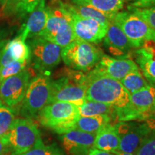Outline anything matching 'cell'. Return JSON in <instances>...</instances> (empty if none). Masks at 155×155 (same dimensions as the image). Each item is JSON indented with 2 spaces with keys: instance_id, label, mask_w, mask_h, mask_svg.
Returning <instances> with one entry per match:
<instances>
[{
  "instance_id": "8992f818",
  "label": "cell",
  "mask_w": 155,
  "mask_h": 155,
  "mask_svg": "<svg viewBox=\"0 0 155 155\" xmlns=\"http://www.w3.org/2000/svg\"><path fill=\"white\" fill-rule=\"evenodd\" d=\"M51 78L47 74H39L30 80L19 108L21 116L35 119L39 112L50 103Z\"/></svg>"
},
{
  "instance_id": "2e32d148",
  "label": "cell",
  "mask_w": 155,
  "mask_h": 155,
  "mask_svg": "<svg viewBox=\"0 0 155 155\" xmlns=\"http://www.w3.org/2000/svg\"><path fill=\"white\" fill-rule=\"evenodd\" d=\"M145 78L155 86V41L147 40L131 55Z\"/></svg>"
},
{
  "instance_id": "277c9868",
  "label": "cell",
  "mask_w": 155,
  "mask_h": 155,
  "mask_svg": "<svg viewBox=\"0 0 155 155\" xmlns=\"http://www.w3.org/2000/svg\"><path fill=\"white\" fill-rule=\"evenodd\" d=\"M86 73L68 70L64 75L52 80L50 103L62 101L75 104L78 107L86 101V88L83 81Z\"/></svg>"
},
{
  "instance_id": "52a82bcc",
  "label": "cell",
  "mask_w": 155,
  "mask_h": 155,
  "mask_svg": "<svg viewBox=\"0 0 155 155\" xmlns=\"http://www.w3.org/2000/svg\"><path fill=\"white\" fill-rule=\"evenodd\" d=\"M155 117V86H148L131 94L127 108L116 113L118 121H145Z\"/></svg>"
},
{
  "instance_id": "7402d4cb",
  "label": "cell",
  "mask_w": 155,
  "mask_h": 155,
  "mask_svg": "<svg viewBox=\"0 0 155 155\" xmlns=\"http://www.w3.org/2000/svg\"><path fill=\"white\" fill-rule=\"evenodd\" d=\"M78 110L81 116L111 115L116 119V108L104 103L86 101L83 105L78 106Z\"/></svg>"
},
{
  "instance_id": "4316f807",
  "label": "cell",
  "mask_w": 155,
  "mask_h": 155,
  "mask_svg": "<svg viewBox=\"0 0 155 155\" xmlns=\"http://www.w3.org/2000/svg\"><path fill=\"white\" fill-rule=\"evenodd\" d=\"M16 111L0 101V137L7 134L14 122Z\"/></svg>"
},
{
  "instance_id": "e575fe53",
  "label": "cell",
  "mask_w": 155,
  "mask_h": 155,
  "mask_svg": "<svg viewBox=\"0 0 155 155\" xmlns=\"http://www.w3.org/2000/svg\"><path fill=\"white\" fill-rule=\"evenodd\" d=\"M9 35V31L6 28L0 27V50L7 43V38Z\"/></svg>"
},
{
  "instance_id": "f1b7e54d",
  "label": "cell",
  "mask_w": 155,
  "mask_h": 155,
  "mask_svg": "<svg viewBox=\"0 0 155 155\" xmlns=\"http://www.w3.org/2000/svg\"><path fill=\"white\" fill-rule=\"evenodd\" d=\"M128 9L131 12L141 17L151 28L155 30V7L150 8H134L128 6Z\"/></svg>"
},
{
  "instance_id": "30bf717a",
  "label": "cell",
  "mask_w": 155,
  "mask_h": 155,
  "mask_svg": "<svg viewBox=\"0 0 155 155\" xmlns=\"http://www.w3.org/2000/svg\"><path fill=\"white\" fill-rule=\"evenodd\" d=\"M119 26L133 48H139L147 40H154L155 30L131 12H119L111 21Z\"/></svg>"
},
{
  "instance_id": "7a4b0ae2",
  "label": "cell",
  "mask_w": 155,
  "mask_h": 155,
  "mask_svg": "<svg viewBox=\"0 0 155 155\" xmlns=\"http://www.w3.org/2000/svg\"><path fill=\"white\" fill-rule=\"evenodd\" d=\"M48 19L45 28L39 37L63 48L75 40L72 14L68 4L61 0H53L46 6Z\"/></svg>"
},
{
  "instance_id": "5b68a950",
  "label": "cell",
  "mask_w": 155,
  "mask_h": 155,
  "mask_svg": "<svg viewBox=\"0 0 155 155\" xmlns=\"http://www.w3.org/2000/svg\"><path fill=\"white\" fill-rule=\"evenodd\" d=\"M103 55L96 45L77 39L61 50V58L68 67L85 73L91 71Z\"/></svg>"
},
{
  "instance_id": "8d00e7d4",
  "label": "cell",
  "mask_w": 155,
  "mask_h": 155,
  "mask_svg": "<svg viewBox=\"0 0 155 155\" xmlns=\"http://www.w3.org/2000/svg\"><path fill=\"white\" fill-rule=\"evenodd\" d=\"M144 122H146L147 126L151 129V131L155 134V117L150 118V119H147Z\"/></svg>"
},
{
  "instance_id": "ab89813d",
  "label": "cell",
  "mask_w": 155,
  "mask_h": 155,
  "mask_svg": "<svg viewBox=\"0 0 155 155\" xmlns=\"http://www.w3.org/2000/svg\"><path fill=\"white\" fill-rule=\"evenodd\" d=\"M154 41H155V38H154Z\"/></svg>"
},
{
  "instance_id": "3957f363",
  "label": "cell",
  "mask_w": 155,
  "mask_h": 155,
  "mask_svg": "<svg viewBox=\"0 0 155 155\" xmlns=\"http://www.w3.org/2000/svg\"><path fill=\"white\" fill-rule=\"evenodd\" d=\"M80 116L78 107L75 104L58 101L46 105L36 118L43 127L63 134L76 129Z\"/></svg>"
},
{
  "instance_id": "44dd1931",
  "label": "cell",
  "mask_w": 155,
  "mask_h": 155,
  "mask_svg": "<svg viewBox=\"0 0 155 155\" xmlns=\"http://www.w3.org/2000/svg\"><path fill=\"white\" fill-rule=\"evenodd\" d=\"M114 120H116V118L111 115L80 116L77 122L76 129L96 134L100 129L111 124Z\"/></svg>"
},
{
  "instance_id": "8fae6325",
  "label": "cell",
  "mask_w": 155,
  "mask_h": 155,
  "mask_svg": "<svg viewBox=\"0 0 155 155\" xmlns=\"http://www.w3.org/2000/svg\"><path fill=\"white\" fill-rule=\"evenodd\" d=\"M116 126L120 137L118 152L134 154L145 137L151 132L146 122L119 121L116 123Z\"/></svg>"
},
{
  "instance_id": "9c48e42d",
  "label": "cell",
  "mask_w": 155,
  "mask_h": 155,
  "mask_svg": "<svg viewBox=\"0 0 155 155\" xmlns=\"http://www.w3.org/2000/svg\"><path fill=\"white\" fill-rule=\"evenodd\" d=\"M31 59L34 68L41 74H47L61 63L62 48L41 37L29 39ZM48 75V74H47Z\"/></svg>"
},
{
  "instance_id": "ffe728a7",
  "label": "cell",
  "mask_w": 155,
  "mask_h": 155,
  "mask_svg": "<svg viewBox=\"0 0 155 155\" xmlns=\"http://www.w3.org/2000/svg\"><path fill=\"white\" fill-rule=\"evenodd\" d=\"M76 4H86L103 13L111 22L123 8L124 0H73Z\"/></svg>"
},
{
  "instance_id": "d6986e66",
  "label": "cell",
  "mask_w": 155,
  "mask_h": 155,
  "mask_svg": "<svg viewBox=\"0 0 155 155\" xmlns=\"http://www.w3.org/2000/svg\"><path fill=\"white\" fill-rule=\"evenodd\" d=\"M119 144L120 137L116 129V123H111L102 128L96 134L94 147L115 154L119 150Z\"/></svg>"
},
{
  "instance_id": "4fadbf2b",
  "label": "cell",
  "mask_w": 155,
  "mask_h": 155,
  "mask_svg": "<svg viewBox=\"0 0 155 155\" xmlns=\"http://www.w3.org/2000/svg\"><path fill=\"white\" fill-rule=\"evenodd\" d=\"M69 10L72 14L73 28L75 39L91 43H98L104 38L108 27L94 19L83 18L73 12L70 9Z\"/></svg>"
},
{
  "instance_id": "83f0119b",
  "label": "cell",
  "mask_w": 155,
  "mask_h": 155,
  "mask_svg": "<svg viewBox=\"0 0 155 155\" xmlns=\"http://www.w3.org/2000/svg\"><path fill=\"white\" fill-rule=\"evenodd\" d=\"M28 62L12 61L0 69V83L7 78L13 76L26 70Z\"/></svg>"
},
{
  "instance_id": "ac0fdd59",
  "label": "cell",
  "mask_w": 155,
  "mask_h": 155,
  "mask_svg": "<svg viewBox=\"0 0 155 155\" xmlns=\"http://www.w3.org/2000/svg\"><path fill=\"white\" fill-rule=\"evenodd\" d=\"M104 43L110 53L117 57L127 58L129 50L133 48L121 29L113 22H109L108 25Z\"/></svg>"
},
{
  "instance_id": "9a60e30c",
  "label": "cell",
  "mask_w": 155,
  "mask_h": 155,
  "mask_svg": "<svg viewBox=\"0 0 155 155\" xmlns=\"http://www.w3.org/2000/svg\"><path fill=\"white\" fill-rule=\"evenodd\" d=\"M94 68L100 72L119 81L129 73L139 69L138 65L132 59L127 58H114L104 54Z\"/></svg>"
},
{
  "instance_id": "1f68e13d",
  "label": "cell",
  "mask_w": 155,
  "mask_h": 155,
  "mask_svg": "<svg viewBox=\"0 0 155 155\" xmlns=\"http://www.w3.org/2000/svg\"><path fill=\"white\" fill-rule=\"evenodd\" d=\"M18 0H0V9L4 15H8L15 12Z\"/></svg>"
},
{
  "instance_id": "e0dca14e",
  "label": "cell",
  "mask_w": 155,
  "mask_h": 155,
  "mask_svg": "<svg viewBox=\"0 0 155 155\" xmlns=\"http://www.w3.org/2000/svg\"><path fill=\"white\" fill-rule=\"evenodd\" d=\"M48 19L45 0H42L30 14L28 20L21 28L19 35L23 40L39 37L45 28Z\"/></svg>"
},
{
  "instance_id": "f35d334b",
  "label": "cell",
  "mask_w": 155,
  "mask_h": 155,
  "mask_svg": "<svg viewBox=\"0 0 155 155\" xmlns=\"http://www.w3.org/2000/svg\"><path fill=\"white\" fill-rule=\"evenodd\" d=\"M126 1H131V0H126Z\"/></svg>"
},
{
  "instance_id": "6da1fadb",
  "label": "cell",
  "mask_w": 155,
  "mask_h": 155,
  "mask_svg": "<svg viewBox=\"0 0 155 155\" xmlns=\"http://www.w3.org/2000/svg\"><path fill=\"white\" fill-rule=\"evenodd\" d=\"M83 85L87 101L113 106L116 108V113L127 108L130 103L131 94L119 81L95 68L85 74Z\"/></svg>"
},
{
  "instance_id": "f546056e",
  "label": "cell",
  "mask_w": 155,
  "mask_h": 155,
  "mask_svg": "<svg viewBox=\"0 0 155 155\" xmlns=\"http://www.w3.org/2000/svg\"><path fill=\"white\" fill-rule=\"evenodd\" d=\"M134 155H155V134L151 132L145 137Z\"/></svg>"
},
{
  "instance_id": "836d02e7",
  "label": "cell",
  "mask_w": 155,
  "mask_h": 155,
  "mask_svg": "<svg viewBox=\"0 0 155 155\" xmlns=\"http://www.w3.org/2000/svg\"><path fill=\"white\" fill-rule=\"evenodd\" d=\"M10 153L9 147L6 137H0V155H6Z\"/></svg>"
},
{
  "instance_id": "484cf974",
  "label": "cell",
  "mask_w": 155,
  "mask_h": 155,
  "mask_svg": "<svg viewBox=\"0 0 155 155\" xmlns=\"http://www.w3.org/2000/svg\"><path fill=\"white\" fill-rule=\"evenodd\" d=\"M20 155H67L57 144H45L40 138L30 150Z\"/></svg>"
},
{
  "instance_id": "7c38bea8",
  "label": "cell",
  "mask_w": 155,
  "mask_h": 155,
  "mask_svg": "<svg viewBox=\"0 0 155 155\" xmlns=\"http://www.w3.org/2000/svg\"><path fill=\"white\" fill-rule=\"evenodd\" d=\"M31 75L28 70L0 83V101L11 108H15L22 101L30 81Z\"/></svg>"
},
{
  "instance_id": "d4e9b609",
  "label": "cell",
  "mask_w": 155,
  "mask_h": 155,
  "mask_svg": "<svg viewBox=\"0 0 155 155\" xmlns=\"http://www.w3.org/2000/svg\"><path fill=\"white\" fill-rule=\"evenodd\" d=\"M120 82L130 94L138 91L150 84L139 69L134 70L128 73Z\"/></svg>"
},
{
  "instance_id": "603a6c76",
  "label": "cell",
  "mask_w": 155,
  "mask_h": 155,
  "mask_svg": "<svg viewBox=\"0 0 155 155\" xmlns=\"http://www.w3.org/2000/svg\"><path fill=\"white\" fill-rule=\"evenodd\" d=\"M9 55L13 61L30 63L31 59L30 48L19 36L7 42L5 44Z\"/></svg>"
},
{
  "instance_id": "4dcf8cb0",
  "label": "cell",
  "mask_w": 155,
  "mask_h": 155,
  "mask_svg": "<svg viewBox=\"0 0 155 155\" xmlns=\"http://www.w3.org/2000/svg\"><path fill=\"white\" fill-rule=\"evenodd\" d=\"M42 0H18L15 12L19 17L30 14Z\"/></svg>"
},
{
  "instance_id": "74e56055",
  "label": "cell",
  "mask_w": 155,
  "mask_h": 155,
  "mask_svg": "<svg viewBox=\"0 0 155 155\" xmlns=\"http://www.w3.org/2000/svg\"><path fill=\"white\" fill-rule=\"evenodd\" d=\"M115 155H134V154H129V153L117 152L116 153H115Z\"/></svg>"
},
{
  "instance_id": "d590c367",
  "label": "cell",
  "mask_w": 155,
  "mask_h": 155,
  "mask_svg": "<svg viewBox=\"0 0 155 155\" xmlns=\"http://www.w3.org/2000/svg\"><path fill=\"white\" fill-rule=\"evenodd\" d=\"M88 155H115V154L106 152V151L98 150V149L93 147V148H91L89 150Z\"/></svg>"
},
{
  "instance_id": "cb8c5ba5",
  "label": "cell",
  "mask_w": 155,
  "mask_h": 155,
  "mask_svg": "<svg viewBox=\"0 0 155 155\" xmlns=\"http://www.w3.org/2000/svg\"><path fill=\"white\" fill-rule=\"evenodd\" d=\"M69 9L73 12L86 19H92L97 21L104 26L108 27L110 21L103 13L91 6L86 4H76L71 5L68 4Z\"/></svg>"
},
{
  "instance_id": "ba28073f",
  "label": "cell",
  "mask_w": 155,
  "mask_h": 155,
  "mask_svg": "<svg viewBox=\"0 0 155 155\" xmlns=\"http://www.w3.org/2000/svg\"><path fill=\"white\" fill-rule=\"evenodd\" d=\"M5 137L11 155L28 152L41 138L38 125L32 119L25 117L15 119Z\"/></svg>"
},
{
  "instance_id": "5bb4252c",
  "label": "cell",
  "mask_w": 155,
  "mask_h": 155,
  "mask_svg": "<svg viewBox=\"0 0 155 155\" xmlns=\"http://www.w3.org/2000/svg\"><path fill=\"white\" fill-rule=\"evenodd\" d=\"M95 138L96 134L78 129L60 136L63 147L71 155H88L89 150L94 147Z\"/></svg>"
},
{
  "instance_id": "d6a6232c",
  "label": "cell",
  "mask_w": 155,
  "mask_h": 155,
  "mask_svg": "<svg viewBox=\"0 0 155 155\" xmlns=\"http://www.w3.org/2000/svg\"><path fill=\"white\" fill-rule=\"evenodd\" d=\"M129 7L134 8H150L155 7V0H134Z\"/></svg>"
}]
</instances>
